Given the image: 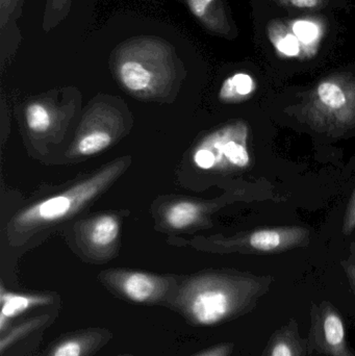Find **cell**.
I'll return each mask as SVG.
<instances>
[{
    "label": "cell",
    "instance_id": "1",
    "mask_svg": "<svg viewBox=\"0 0 355 356\" xmlns=\"http://www.w3.org/2000/svg\"><path fill=\"white\" fill-rule=\"evenodd\" d=\"M272 276L237 271H210L179 282L169 309L190 325H220L251 312L270 291Z\"/></svg>",
    "mask_w": 355,
    "mask_h": 356
},
{
    "label": "cell",
    "instance_id": "2",
    "mask_svg": "<svg viewBox=\"0 0 355 356\" xmlns=\"http://www.w3.org/2000/svg\"><path fill=\"white\" fill-rule=\"evenodd\" d=\"M110 65L122 87L139 97L168 93L183 74V64L172 45L151 35L121 43L113 51Z\"/></svg>",
    "mask_w": 355,
    "mask_h": 356
},
{
    "label": "cell",
    "instance_id": "3",
    "mask_svg": "<svg viewBox=\"0 0 355 356\" xmlns=\"http://www.w3.org/2000/svg\"><path fill=\"white\" fill-rule=\"evenodd\" d=\"M295 113L314 131L333 137L345 135L355 127V73L323 77L304 92Z\"/></svg>",
    "mask_w": 355,
    "mask_h": 356
},
{
    "label": "cell",
    "instance_id": "4",
    "mask_svg": "<svg viewBox=\"0 0 355 356\" xmlns=\"http://www.w3.org/2000/svg\"><path fill=\"white\" fill-rule=\"evenodd\" d=\"M125 164V160L116 161L72 188L27 207L13 221L15 229L25 232L70 217L104 192L122 173Z\"/></svg>",
    "mask_w": 355,
    "mask_h": 356
},
{
    "label": "cell",
    "instance_id": "5",
    "mask_svg": "<svg viewBox=\"0 0 355 356\" xmlns=\"http://www.w3.org/2000/svg\"><path fill=\"white\" fill-rule=\"evenodd\" d=\"M248 127L244 121L229 123L204 138L193 154L201 170H238L250 164Z\"/></svg>",
    "mask_w": 355,
    "mask_h": 356
},
{
    "label": "cell",
    "instance_id": "6",
    "mask_svg": "<svg viewBox=\"0 0 355 356\" xmlns=\"http://www.w3.org/2000/svg\"><path fill=\"white\" fill-rule=\"evenodd\" d=\"M116 296L135 305L168 307L179 282L175 278L131 270H110L99 276Z\"/></svg>",
    "mask_w": 355,
    "mask_h": 356
},
{
    "label": "cell",
    "instance_id": "7",
    "mask_svg": "<svg viewBox=\"0 0 355 356\" xmlns=\"http://www.w3.org/2000/svg\"><path fill=\"white\" fill-rule=\"evenodd\" d=\"M311 234L302 226H277L243 232L231 238H220L215 244L223 252L243 254H281L296 248L308 246Z\"/></svg>",
    "mask_w": 355,
    "mask_h": 356
},
{
    "label": "cell",
    "instance_id": "8",
    "mask_svg": "<svg viewBox=\"0 0 355 356\" xmlns=\"http://www.w3.org/2000/svg\"><path fill=\"white\" fill-rule=\"evenodd\" d=\"M308 340L323 355L355 356L348 346L343 318L329 301L312 305Z\"/></svg>",
    "mask_w": 355,
    "mask_h": 356
},
{
    "label": "cell",
    "instance_id": "9",
    "mask_svg": "<svg viewBox=\"0 0 355 356\" xmlns=\"http://www.w3.org/2000/svg\"><path fill=\"white\" fill-rule=\"evenodd\" d=\"M114 338L112 330L89 327L63 334L44 356H93Z\"/></svg>",
    "mask_w": 355,
    "mask_h": 356
},
{
    "label": "cell",
    "instance_id": "10",
    "mask_svg": "<svg viewBox=\"0 0 355 356\" xmlns=\"http://www.w3.org/2000/svg\"><path fill=\"white\" fill-rule=\"evenodd\" d=\"M117 120H108L100 113L90 115L77 135L73 154L90 156L104 152L112 145L117 136Z\"/></svg>",
    "mask_w": 355,
    "mask_h": 356
},
{
    "label": "cell",
    "instance_id": "11",
    "mask_svg": "<svg viewBox=\"0 0 355 356\" xmlns=\"http://www.w3.org/2000/svg\"><path fill=\"white\" fill-rule=\"evenodd\" d=\"M190 12L206 27V31L220 37H235L224 0H185Z\"/></svg>",
    "mask_w": 355,
    "mask_h": 356
},
{
    "label": "cell",
    "instance_id": "12",
    "mask_svg": "<svg viewBox=\"0 0 355 356\" xmlns=\"http://www.w3.org/2000/svg\"><path fill=\"white\" fill-rule=\"evenodd\" d=\"M25 0H0V49L1 60L10 58L21 41L17 21L22 15Z\"/></svg>",
    "mask_w": 355,
    "mask_h": 356
},
{
    "label": "cell",
    "instance_id": "13",
    "mask_svg": "<svg viewBox=\"0 0 355 356\" xmlns=\"http://www.w3.org/2000/svg\"><path fill=\"white\" fill-rule=\"evenodd\" d=\"M56 297L52 294L40 293H14L1 286L0 291V318L13 322L19 316L28 313L31 309L53 305Z\"/></svg>",
    "mask_w": 355,
    "mask_h": 356
},
{
    "label": "cell",
    "instance_id": "14",
    "mask_svg": "<svg viewBox=\"0 0 355 356\" xmlns=\"http://www.w3.org/2000/svg\"><path fill=\"white\" fill-rule=\"evenodd\" d=\"M264 356H306V346L295 320H290L271 336Z\"/></svg>",
    "mask_w": 355,
    "mask_h": 356
},
{
    "label": "cell",
    "instance_id": "15",
    "mask_svg": "<svg viewBox=\"0 0 355 356\" xmlns=\"http://www.w3.org/2000/svg\"><path fill=\"white\" fill-rule=\"evenodd\" d=\"M120 232L118 218L113 215H101L88 224L85 240L93 250H106L116 243Z\"/></svg>",
    "mask_w": 355,
    "mask_h": 356
},
{
    "label": "cell",
    "instance_id": "16",
    "mask_svg": "<svg viewBox=\"0 0 355 356\" xmlns=\"http://www.w3.org/2000/svg\"><path fill=\"white\" fill-rule=\"evenodd\" d=\"M256 89V81L251 75L238 72L223 81L219 91V98L225 104H238L249 98Z\"/></svg>",
    "mask_w": 355,
    "mask_h": 356
},
{
    "label": "cell",
    "instance_id": "17",
    "mask_svg": "<svg viewBox=\"0 0 355 356\" xmlns=\"http://www.w3.org/2000/svg\"><path fill=\"white\" fill-rule=\"evenodd\" d=\"M204 211V207L193 201H176L167 207L165 222L173 229H185L199 221Z\"/></svg>",
    "mask_w": 355,
    "mask_h": 356
},
{
    "label": "cell",
    "instance_id": "18",
    "mask_svg": "<svg viewBox=\"0 0 355 356\" xmlns=\"http://www.w3.org/2000/svg\"><path fill=\"white\" fill-rule=\"evenodd\" d=\"M49 321V314H43V315L27 318L21 323L10 326L8 330L0 334V355H3L10 347L14 346L33 332L41 330L43 326L47 325Z\"/></svg>",
    "mask_w": 355,
    "mask_h": 356
},
{
    "label": "cell",
    "instance_id": "19",
    "mask_svg": "<svg viewBox=\"0 0 355 356\" xmlns=\"http://www.w3.org/2000/svg\"><path fill=\"white\" fill-rule=\"evenodd\" d=\"M53 121V113L45 102H33L25 108V122L33 134L47 133Z\"/></svg>",
    "mask_w": 355,
    "mask_h": 356
},
{
    "label": "cell",
    "instance_id": "20",
    "mask_svg": "<svg viewBox=\"0 0 355 356\" xmlns=\"http://www.w3.org/2000/svg\"><path fill=\"white\" fill-rule=\"evenodd\" d=\"M73 0H47L43 17V29L45 33L58 26L70 10Z\"/></svg>",
    "mask_w": 355,
    "mask_h": 356
},
{
    "label": "cell",
    "instance_id": "21",
    "mask_svg": "<svg viewBox=\"0 0 355 356\" xmlns=\"http://www.w3.org/2000/svg\"><path fill=\"white\" fill-rule=\"evenodd\" d=\"M281 8L302 12H319L337 6L338 0H270Z\"/></svg>",
    "mask_w": 355,
    "mask_h": 356
},
{
    "label": "cell",
    "instance_id": "22",
    "mask_svg": "<svg viewBox=\"0 0 355 356\" xmlns=\"http://www.w3.org/2000/svg\"><path fill=\"white\" fill-rule=\"evenodd\" d=\"M355 229V188L350 197L348 202L347 209H346L345 216L343 220V234L345 236H349Z\"/></svg>",
    "mask_w": 355,
    "mask_h": 356
},
{
    "label": "cell",
    "instance_id": "23",
    "mask_svg": "<svg viewBox=\"0 0 355 356\" xmlns=\"http://www.w3.org/2000/svg\"><path fill=\"white\" fill-rule=\"evenodd\" d=\"M235 350V344L231 342L220 343L210 347L193 356H231Z\"/></svg>",
    "mask_w": 355,
    "mask_h": 356
},
{
    "label": "cell",
    "instance_id": "24",
    "mask_svg": "<svg viewBox=\"0 0 355 356\" xmlns=\"http://www.w3.org/2000/svg\"><path fill=\"white\" fill-rule=\"evenodd\" d=\"M342 265H343L346 275H347L348 280H349L350 286H352L355 294V263L348 259L347 261H343Z\"/></svg>",
    "mask_w": 355,
    "mask_h": 356
},
{
    "label": "cell",
    "instance_id": "25",
    "mask_svg": "<svg viewBox=\"0 0 355 356\" xmlns=\"http://www.w3.org/2000/svg\"><path fill=\"white\" fill-rule=\"evenodd\" d=\"M115 356H135V355H131V353H121V355H117Z\"/></svg>",
    "mask_w": 355,
    "mask_h": 356
},
{
    "label": "cell",
    "instance_id": "26",
    "mask_svg": "<svg viewBox=\"0 0 355 356\" xmlns=\"http://www.w3.org/2000/svg\"><path fill=\"white\" fill-rule=\"evenodd\" d=\"M350 261H354V263H355V257H354V259H350Z\"/></svg>",
    "mask_w": 355,
    "mask_h": 356
}]
</instances>
